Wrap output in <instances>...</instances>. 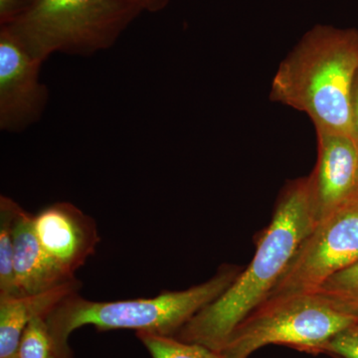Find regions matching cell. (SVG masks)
Here are the masks:
<instances>
[{"label":"cell","mask_w":358,"mask_h":358,"mask_svg":"<svg viewBox=\"0 0 358 358\" xmlns=\"http://www.w3.org/2000/svg\"><path fill=\"white\" fill-rule=\"evenodd\" d=\"M317 225L308 178L289 183L278 199L272 220L258 239L248 267L176 338L220 352L235 329L267 300Z\"/></svg>","instance_id":"1"},{"label":"cell","mask_w":358,"mask_h":358,"mask_svg":"<svg viewBox=\"0 0 358 358\" xmlns=\"http://www.w3.org/2000/svg\"><path fill=\"white\" fill-rule=\"evenodd\" d=\"M358 71V29L317 24L280 65L271 99L306 113L317 131H352V91Z\"/></svg>","instance_id":"2"},{"label":"cell","mask_w":358,"mask_h":358,"mask_svg":"<svg viewBox=\"0 0 358 358\" xmlns=\"http://www.w3.org/2000/svg\"><path fill=\"white\" fill-rule=\"evenodd\" d=\"M240 273L237 266L223 265L208 281L183 291L162 292L154 298L95 301L75 293L61 301L46 320L56 343L69 355L71 334L82 327L176 336L195 315L217 300Z\"/></svg>","instance_id":"3"},{"label":"cell","mask_w":358,"mask_h":358,"mask_svg":"<svg viewBox=\"0 0 358 358\" xmlns=\"http://www.w3.org/2000/svg\"><path fill=\"white\" fill-rule=\"evenodd\" d=\"M124 0H34L6 28L35 60L109 49L140 14Z\"/></svg>","instance_id":"4"},{"label":"cell","mask_w":358,"mask_h":358,"mask_svg":"<svg viewBox=\"0 0 358 358\" xmlns=\"http://www.w3.org/2000/svg\"><path fill=\"white\" fill-rule=\"evenodd\" d=\"M357 322V315L319 292L270 299L235 329L220 352L249 358L265 346L285 345L320 355L334 336Z\"/></svg>","instance_id":"5"},{"label":"cell","mask_w":358,"mask_h":358,"mask_svg":"<svg viewBox=\"0 0 358 358\" xmlns=\"http://www.w3.org/2000/svg\"><path fill=\"white\" fill-rule=\"evenodd\" d=\"M357 262L358 202L317 223L267 300L317 293L329 278Z\"/></svg>","instance_id":"6"},{"label":"cell","mask_w":358,"mask_h":358,"mask_svg":"<svg viewBox=\"0 0 358 358\" xmlns=\"http://www.w3.org/2000/svg\"><path fill=\"white\" fill-rule=\"evenodd\" d=\"M41 63L6 28L0 30V129L18 133L38 121L48 101Z\"/></svg>","instance_id":"7"},{"label":"cell","mask_w":358,"mask_h":358,"mask_svg":"<svg viewBox=\"0 0 358 358\" xmlns=\"http://www.w3.org/2000/svg\"><path fill=\"white\" fill-rule=\"evenodd\" d=\"M317 162L308 176L317 223L358 202V147L348 134L317 131Z\"/></svg>","instance_id":"8"},{"label":"cell","mask_w":358,"mask_h":358,"mask_svg":"<svg viewBox=\"0 0 358 358\" xmlns=\"http://www.w3.org/2000/svg\"><path fill=\"white\" fill-rule=\"evenodd\" d=\"M36 236L49 260L66 277L75 273L100 243L96 221L70 202H56L33 214Z\"/></svg>","instance_id":"9"},{"label":"cell","mask_w":358,"mask_h":358,"mask_svg":"<svg viewBox=\"0 0 358 358\" xmlns=\"http://www.w3.org/2000/svg\"><path fill=\"white\" fill-rule=\"evenodd\" d=\"M14 278L15 294L26 296L43 293L73 281L61 273L42 249L33 224V214L20 204L14 218Z\"/></svg>","instance_id":"10"},{"label":"cell","mask_w":358,"mask_h":358,"mask_svg":"<svg viewBox=\"0 0 358 358\" xmlns=\"http://www.w3.org/2000/svg\"><path fill=\"white\" fill-rule=\"evenodd\" d=\"M81 287L77 279L26 296H0V358H16L26 327L34 317H47Z\"/></svg>","instance_id":"11"},{"label":"cell","mask_w":358,"mask_h":358,"mask_svg":"<svg viewBox=\"0 0 358 358\" xmlns=\"http://www.w3.org/2000/svg\"><path fill=\"white\" fill-rule=\"evenodd\" d=\"M17 203L0 197V296L15 294L14 278V218Z\"/></svg>","instance_id":"12"},{"label":"cell","mask_w":358,"mask_h":358,"mask_svg":"<svg viewBox=\"0 0 358 358\" xmlns=\"http://www.w3.org/2000/svg\"><path fill=\"white\" fill-rule=\"evenodd\" d=\"M152 358H226L218 350L199 343H185L176 336L136 333Z\"/></svg>","instance_id":"13"},{"label":"cell","mask_w":358,"mask_h":358,"mask_svg":"<svg viewBox=\"0 0 358 358\" xmlns=\"http://www.w3.org/2000/svg\"><path fill=\"white\" fill-rule=\"evenodd\" d=\"M46 317H36L29 322L21 338L16 358H74L56 343Z\"/></svg>","instance_id":"14"},{"label":"cell","mask_w":358,"mask_h":358,"mask_svg":"<svg viewBox=\"0 0 358 358\" xmlns=\"http://www.w3.org/2000/svg\"><path fill=\"white\" fill-rule=\"evenodd\" d=\"M317 292L358 317V262L329 278Z\"/></svg>","instance_id":"15"},{"label":"cell","mask_w":358,"mask_h":358,"mask_svg":"<svg viewBox=\"0 0 358 358\" xmlns=\"http://www.w3.org/2000/svg\"><path fill=\"white\" fill-rule=\"evenodd\" d=\"M320 353H327L338 358H358L357 324L334 336L322 348Z\"/></svg>","instance_id":"16"},{"label":"cell","mask_w":358,"mask_h":358,"mask_svg":"<svg viewBox=\"0 0 358 358\" xmlns=\"http://www.w3.org/2000/svg\"><path fill=\"white\" fill-rule=\"evenodd\" d=\"M34 0H0V24H9L32 6Z\"/></svg>","instance_id":"17"},{"label":"cell","mask_w":358,"mask_h":358,"mask_svg":"<svg viewBox=\"0 0 358 358\" xmlns=\"http://www.w3.org/2000/svg\"><path fill=\"white\" fill-rule=\"evenodd\" d=\"M350 136L358 147V71L353 81L352 91V131Z\"/></svg>","instance_id":"18"},{"label":"cell","mask_w":358,"mask_h":358,"mask_svg":"<svg viewBox=\"0 0 358 358\" xmlns=\"http://www.w3.org/2000/svg\"><path fill=\"white\" fill-rule=\"evenodd\" d=\"M134 8L138 9L140 13L150 11V13H157L166 8L171 0H124Z\"/></svg>","instance_id":"19"},{"label":"cell","mask_w":358,"mask_h":358,"mask_svg":"<svg viewBox=\"0 0 358 358\" xmlns=\"http://www.w3.org/2000/svg\"><path fill=\"white\" fill-rule=\"evenodd\" d=\"M334 358H338V357H334Z\"/></svg>","instance_id":"20"},{"label":"cell","mask_w":358,"mask_h":358,"mask_svg":"<svg viewBox=\"0 0 358 358\" xmlns=\"http://www.w3.org/2000/svg\"><path fill=\"white\" fill-rule=\"evenodd\" d=\"M357 326H358V322H357Z\"/></svg>","instance_id":"21"}]
</instances>
